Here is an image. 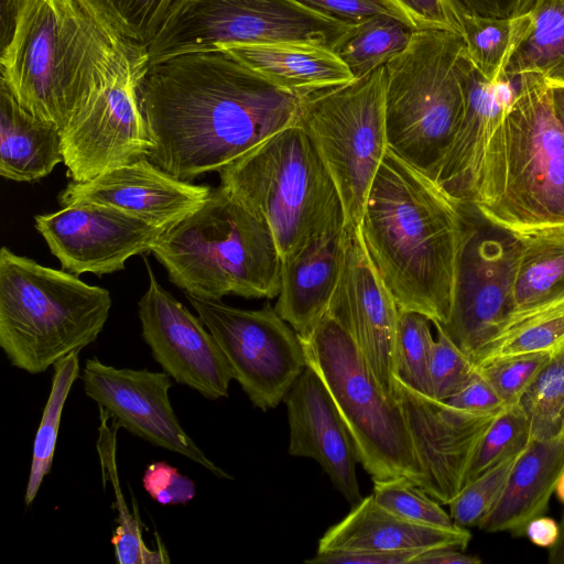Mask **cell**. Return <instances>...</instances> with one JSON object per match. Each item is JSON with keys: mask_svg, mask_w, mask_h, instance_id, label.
<instances>
[{"mask_svg": "<svg viewBox=\"0 0 564 564\" xmlns=\"http://www.w3.org/2000/svg\"><path fill=\"white\" fill-rule=\"evenodd\" d=\"M375 500L390 512L413 522L451 528L455 523L441 503L405 477L372 480Z\"/></svg>", "mask_w": 564, "mask_h": 564, "instance_id": "f35d334b", "label": "cell"}, {"mask_svg": "<svg viewBox=\"0 0 564 564\" xmlns=\"http://www.w3.org/2000/svg\"><path fill=\"white\" fill-rule=\"evenodd\" d=\"M560 524L550 517L538 516L525 527L524 535L540 547L551 549L558 539Z\"/></svg>", "mask_w": 564, "mask_h": 564, "instance_id": "c3c4849f", "label": "cell"}, {"mask_svg": "<svg viewBox=\"0 0 564 564\" xmlns=\"http://www.w3.org/2000/svg\"><path fill=\"white\" fill-rule=\"evenodd\" d=\"M344 250L345 228L282 261L274 308L297 335L310 332L326 314L339 280Z\"/></svg>", "mask_w": 564, "mask_h": 564, "instance_id": "cb8c5ba5", "label": "cell"}, {"mask_svg": "<svg viewBox=\"0 0 564 564\" xmlns=\"http://www.w3.org/2000/svg\"><path fill=\"white\" fill-rule=\"evenodd\" d=\"M553 105L564 130V83H551Z\"/></svg>", "mask_w": 564, "mask_h": 564, "instance_id": "f5cc1de1", "label": "cell"}, {"mask_svg": "<svg viewBox=\"0 0 564 564\" xmlns=\"http://www.w3.org/2000/svg\"><path fill=\"white\" fill-rule=\"evenodd\" d=\"M327 313L350 333L387 397L397 401L399 306L372 265L359 227H345L343 267Z\"/></svg>", "mask_w": 564, "mask_h": 564, "instance_id": "ac0fdd59", "label": "cell"}, {"mask_svg": "<svg viewBox=\"0 0 564 564\" xmlns=\"http://www.w3.org/2000/svg\"><path fill=\"white\" fill-rule=\"evenodd\" d=\"M564 350V300L513 319L477 366L499 358Z\"/></svg>", "mask_w": 564, "mask_h": 564, "instance_id": "d6a6232c", "label": "cell"}, {"mask_svg": "<svg viewBox=\"0 0 564 564\" xmlns=\"http://www.w3.org/2000/svg\"><path fill=\"white\" fill-rule=\"evenodd\" d=\"M533 440H547L562 433L564 419V350L551 356L521 397Z\"/></svg>", "mask_w": 564, "mask_h": 564, "instance_id": "836d02e7", "label": "cell"}, {"mask_svg": "<svg viewBox=\"0 0 564 564\" xmlns=\"http://www.w3.org/2000/svg\"><path fill=\"white\" fill-rule=\"evenodd\" d=\"M551 355L529 354L494 359L478 367L479 375L494 388L503 403H519L521 397L546 365Z\"/></svg>", "mask_w": 564, "mask_h": 564, "instance_id": "60d3db41", "label": "cell"}, {"mask_svg": "<svg viewBox=\"0 0 564 564\" xmlns=\"http://www.w3.org/2000/svg\"><path fill=\"white\" fill-rule=\"evenodd\" d=\"M149 284L138 303L141 334L153 359L177 383L208 400L228 397L234 375L216 339L156 280L144 261Z\"/></svg>", "mask_w": 564, "mask_h": 564, "instance_id": "2e32d148", "label": "cell"}, {"mask_svg": "<svg viewBox=\"0 0 564 564\" xmlns=\"http://www.w3.org/2000/svg\"><path fill=\"white\" fill-rule=\"evenodd\" d=\"M34 220L63 270L76 275L123 270L132 256L151 252L167 229L100 204L64 206Z\"/></svg>", "mask_w": 564, "mask_h": 564, "instance_id": "e0dca14e", "label": "cell"}, {"mask_svg": "<svg viewBox=\"0 0 564 564\" xmlns=\"http://www.w3.org/2000/svg\"><path fill=\"white\" fill-rule=\"evenodd\" d=\"M151 252L169 280L197 299H274L280 291L282 258L271 229L221 185Z\"/></svg>", "mask_w": 564, "mask_h": 564, "instance_id": "5b68a950", "label": "cell"}, {"mask_svg": "<svg viewBox=\"0 0 564 564\" xmlns=\"http://www.w3.org/2000/svg\"><path fill=\"white\" fill-rule=\"evenodd\" d=\"M139 95L153 143L148 159L186 182L299 123L303 98L221 51L150 65Z\"/></svg>", "mask_w": 564, "mask_h": 564, "instance_id": "6da1fadb", "label": "cell"}, {"mask_svg": "<svg viewBox=\"0 0 564 564\" xmlns=\"http://www.w3.org/2000/svg\"><path fill=\"white\" fill-rule=\"evenodd\" d=\"M434 326L437 338L433 344L429 366L430 395L447 401L469 384L479 371L477 365L451 340L441 326Z\"/></svg>", "mask_w": 564, "mask_h": 564, "instance_id": "ab89813d", "label": "cell"}, {"mask_svg": "<svg viewBox=\"0 0 564 564\" xmlns=\"http://www.w3.org/2000/svg\"><path fill=\"white\" fill-rule=\"evenodd\" d=\"M413 30L442 29L462 34L458 8L453 0H381Z\"/></svg>", "mask_w": 564, "mask_h": 564, "instance_id": "b9f144b4", "label": "cell"}, {"mask_svg": "<svg viewBox=\"0 0 564 564\" xmlns=\"http://www.w3.org/2000/svg\"><path fill=\"white\" fill-rule=\"evenodd\" d=\"M395 399L424 471L422 489L441 505H449L464 487L476 448L498 412L455 408L397 378Z\"/></svg>", "mask_w": 564, "mask_h": 564, "instance_id": "d6986e66", "label": "cell"}, {"mask_svg": "<svg viewBox=\"0 0 564 564\" xmlns=\"http://www.w3.org/2000/svg\"><path fill=\"white\" fill-rule=\"evenodd\" d=\"M463 219L459 203L389 149L368 192L359 230L400 310L444 324L451 312Z\"/></svg>", "mask_w": 564, "mask_h": 564, "instance_id": "7a4b0ae2", "label": "cell"}, {"mask_svg": "<svg viewBox=\"0 0 564 564\" xmlns=\"http://www.w3.org/2000/svg\"><path fill=\"white\" fill-rule=\"evenodd\" d=\"M63 161L62 131L20 106L0 82V175L35 182Z\"/></svg>", "mask_w": 564, "mask_h": 564, "instance_id": "4316f807", "label": "cell"}, {"mask_svg": "<svg viewBox=\"0 0 564 564\" xmlns=\"http://www.w3.org/2000/svg\"><path fill=\"white\" fill-rule=\"evenodd\" d=\"M422 550L316 552L310 564H404L425 553Z\"/></svg>", "mask_w": 564, "mask_h": 564, "instance_id": "ee69618b", "label": "cell"}, {"mask_svg": "<svg viewBox=\"0 0 564 564\" xmlns=\"http://www.w3.org/2000/svg\"><path fill=\"white\" fill-rule=\"evenodd\" d=\"M519 236L512 321L564 300V228Z\"/></svg>", "mask_w": 564, "mask_h": 564, "instance_id": "83f0119b", "label": "cell"}, {"mask_svg": "<svg viewBox=\"0 0 564 564\" xmlns=\"http://www.w3.org/2000/svg\"><path fill=\"white\" fill-rule=\"evenodd\" d=\"M462 73L463 116L433 180L456 203L473 204L489 140L514 94L516 84L514 78L506 76L488 80L466 52Z\"/></svg>", "mask_w": 564, "mask_h": 564, "instance_id": "7402d4cb", "label": "cell"}, {"mask_svg": "<svg viewBox=\"0 0 564 564\" xmlns=\"http://www.w3.org/2000/svg\"><path fill=\"white\" fill-rule=\"evenodd\" d=\"M78 377L79 351L63 357L53 366L50 394L33 442L31 468L24 494L26 506L32 505L51 470L63 409Z\"/></svg>", "mask_w": 564, "mask_h": 564, "instance_id": "1f68e13d", "label": "cell"}, {"mask_svg": "<svg viewBox=\"0 0 564 564\" xmlns=\"http://www.w3.org/2000/svg\"><path fill=\"white\" fill-rule=\"evenodd\" d=\"M207 185L174 177L143 158L86 182H70L58 195L61 206L100 204L169 228L198 209L210 194Z\"/></svg>", "mask_w": 564, "mask_h": 564, "instance_id": "ffe728a7", "label": "cell"}, {"mask_svg": "<svg viewBox=\"0 0 564 564\" xmlns=\"http://www.w3.org/2000/svg\"><path fill=\"white\" fill-rule=\"evenodd\" d=\"M149 67L145 59L111 73L62 131L63 163L73 182L148 158L153 143L139 90Z\"/></svg>", "mask_w": 564, "mask_h": 564, "instance_id": "5bb4252c", "label": "cell"}, {"mask_svg": "<svg viewBox=\"0 0 564 564\" xmlns=\"http://www.w3.org/2000/svg\"><path fill=\"white\" fill-rule=\"evenodd\" d=\"M22 0H0V46L3 51L10 43Z\"/></svg>", "mask_w": 564, "mask_h": 564, "instance_id": "f907efd6", "label": "cell"}, {"mask_svg": "<svg viewBox=\"0 0 564 564\" xmlns=\"http://www.w3.org/2000/svg\"><path fill=\"white\" fill-rule=\"evenodd\" d=\"M460 33L414 30L406 48L386 65L388 149L434 178L463 116Z\"/></svg>", "mask_w": 564, "mask_h": 564, "instance_id": "ba28073f", "label": "cell"}, {"mask_svg": "<svg viewBox=\"0 0 564 564\" xmlns=\"http://www.w3.org/2000/svg\"><path fill=\"white\" fill-rule=\"evenodd\" d=\"M513 78L471 205L518 235L564 228V130L551 83L536 74Z\"/></svg>", "mask_w": 564, "mask_h": 564, "instance_id": "277c9868", "label": "cell"}, {"mask_svg": "<svg viewBox=\"0 0 564 564\" xmlns=\"http://www.w3.org/2000/svg\"><path fill=\"white\" fill-rule=\"evenodd\" d=\"M384 65L352 82L302 98L299 124L328 169L345 227H359L364 205L388 150Z\"/></svg>", "mask_w": 564, "mask_h": 564, "instance_id": "8fae6325", "label": "cell"}, {"mask_svg": "<svg viewBox=\"0 0 564 564\" xmlns=\"http://www.w3.org/2000/svg\"><path fill=\"white\" fill-rule=\"evenodd\" d=\"M413 32L411 26L393 15H371L352 22L333 51L357 79L402 53Z\"/></svg>", "mask_w": 564, "mask_h": 564, "instance_id": "4dcf8cb0", "label": "cell"}, {"mask_svg": "<svg viewBox=\"0 0 564 564\" xmlns=\"http://www.w3.org/2000/svg\"><path fill=\"white\" fill-rule=\"evenodd\" d=\"M466 53L490 82L505 77L513 53L531 30V10L508 18L473 14L458 9Z\"/></svg>", "mask_w": 564, "mask_h": 564, "instance_id": "f546056e", "label": "cell"}, {"mask_svg": "<svg viewBox=\"0 0 564 564\" xmlns=\"http://www.w3.org/2000/svg\"><path fill=\"white\" fill-rule=\"evenodd\" d=\"M80 378L86 395L118 427L185 456L218 478H232L182 427L169 397L172 378L163 370L117 368L93 357L86 360Z\"/></svg>", "mask_w": 564, "mask_h": 564, "instance_id": "9a60e30c", "label": "cell"}, {"mask_svg": "<svg viewBox=\"0 0 564 564\" xmlns=\"http://www.w3.org/2000/svg\"><path fill=\"white\" fill-rule=\"evenodd\" d=\"M549 562L551 564H564V514L560 523L558 539L550 549Z\"/></svg>", "mask_w": 564, "mask_h": 564, "instance_id": "816d5d0a", "label": "cell"}, {"mask_svg": "<svg viewBox=\"0 0 564 564\" xmlns=\"http://www.w3.org/2000/svg\"><path fill=\"white\" fill-rule=\"evenodd\" d=\"M471 533L464 527H434L410 521L381 507L367 496L319 539L317 552L328 551H430L465 550Z\"/></svg>", "mask_w": 564, "mask_h": 564, "instance_id": "603a6c76", "label": "cell"}, {"mask_svg": "<svg viewBox=\"0 0 564 564\" xmlns=\"http://www.w3.org/2000/svg\"><path fill=\"white\" fill-rule=\"evenodd\" d=\"M0 82L33 116L63 131L98 85L148 47L106 28L80 0H22L0 52Z\"/></svg>", "mask_w": 564, "mask_h": 564, "instance_id": "3957f363", "label": "cell"}, {"mask_svg": "<svg viewBox=\"0 0 564 564\" xmlns=\"http://www.w3.org/2000/svg\"><path fill=\"white\" fill-rule=\"evenodd\" d=\"M447 402L455 408L475 413H497L506 406L494 388L479 373Z\"/></svg>", "mask_w": 564, "mask_h": 564, "instance_id": "bcb514c9", "label": "cell"}, {"mask_svg": "<svg viewBox=\"0 0 564 564\" xmlns=\"http://www.w3.org/2000/svg\"><path fill=\"white\" fill-rule=\"evenodd\" d=\"M519 455L498 463L462 488L448 505L455 524L479 528L499 501Z\"/></svg>", "mask_w": 564, "mask_h": 564, "instance_id": "74e56055", "label": "cell"}, {"mask_svg": "<svg viewBox=\"0 0 564 564\" xmlns=\"http://www.w3.org/2000/svg\"><path fill=\"white\" fill-rule=\"evenodd\" d=\"M431 323L419 312L399 308L395 378L429 395V366L434 344Z\"/></svg>", "mask_w": 564, "mask_h": 564, "instance_id": "8d00e7d4", "label": "cell"}, {"mask_svg": "<svg viewBox=\"0 0 564 564\" xmlns=\"http://www.w3.org/2000/svg\"><path fill=\"white\" fill-rule=\"evenodd\" d=\"M531 441L530 423L521 405L516 403L505 406L482 435L465 485L506 458L521 453Z\"/></svg>", "mask_w": 564, "mask_h": 564, "instance_id": "d590c367", "label": "cell"}, {"mask_svg": "<svg viewBox=\"0 0 564 564\" xmlns=\"http://www.w3.org/2000/svg\"><path fill=\"white\" fill-rule=\"evenodd\" d=\"M274 85L304 97L355 79L329 47L307 42L232 43L218 47Z\"/></svg>", "mask_w": 564, "mask_h": 564, "instance_id": "d4e9b609", "label": "cell"}, {"mask_svg": "<svg viewBox=\"0 0 564 564\" xmlns=\"http://www.w3.org/2000/svg\"><path fill=\"white\" fill-rule=\"evenodd\" d=\"M110 308L108 290L1 248L0 347L11 366L45 372L93 344Z\"/></svg>", "mask_w": 564, "mask_h": 564, "instance_id": "8992f818", "label": "cell"}, {"mask_svg": "<svg viewBox=\"0 0 564 564\" xmlns=\"http://www.w3.org/2000/svg\"><path fill=\"white\" fill-rule=\"evenodd\" d=\"M562 433H564V419H563V429H562Z\"/></svg>", "mask_w": 564, "mask_h": 564, "instance_id": "11a10c76", "label": "cell"}, {"mask_svg": "<svg viewBox=\"0 0 564 564\" xmlns=\"http://www.w3.org/2000/svg\"><path fill=\"white\" fill-rule=\"evenodd\" d=\"M351 23L297 0H173L147 47L150 65L232 43L297 41L333 50Z\"/></svg>", "mask_w": 564, "mask_h": 564, "instance_id": "30bf717a", "label": "cell"}, {"mask_svg": "<svg viewBox=\"0 0 564 564\" xmlns=\"http://www.w3.org/2000/svg\"><path fill=\"white\" fill-rule=\"evenodd\" d=\"M216 339L251 403L267 411L284 401L306 367L297 333L269 303L243 310L186 295Z\"/></svg>", "mask_w": 564, "mask_h": 564, "instance_id": "4fadbf2b", "label": "cell"}, {"mask_svg": "<svg viewBox=\"0 0 564 564\" xmlns=\"http://www.w3.org/2000/svg\"><path fill=\"white\" fill-rule=\"evenodd\" d=\"M306 366L322 379L372 480L405 477L420 488L424 471L402 409L372 375L350 333L327 312L299 335Z\"/></svg>", "mask_w": 564, "mask_h": 564, "instance_id": "9c48e42d", "label": "cell"}, {"mask_svg": "<svg viewBox=\"0 0 564 564\" xmlns=\"http://www.w3.org/2000/svg\"><path fill=\"white\" fill-rule=\"evenodd\" d=\"M284 401L290 425L289 454L316 460L334 487L355 506L362 499L355 443L322 379L306 366Z\"/></svg>", "mask_w": 564, "mask_h": 564, "instance_id": "44dd1931", "label": "cell"}, {"mask_svg": "<svg viewBox=\"0 0 564 564\" xmlns=\"http://www.w3.org/2000/svg\"><path fill=\"white\" fill-rule=\"evenodd\" d=\"M459 208L463 229L451 312L444 324L436 325L478 365L512 321L521 238L471 204H459Z\"/></svg>", "mask_w": 564, "mask_h": 564, "instance_id": "7c38bea8", "label": "cell"}, {"mask_svg": "<svg viewBox=\"0 0 564 564\" xmlns=\"http://www.w3.org/2000/svg\"><path fill=\"white\" fill-rule=\"evenodd\" d=\"M412 563L416 564H480L481 560L476 555L465 554L456 547H442L426 551Z\"/></svg>", "mask_w": 564, "mask_h": 564, "instance_id": "681fc988", "label": "cell"}, {"mask_svg": "<svg viewBox=\"0 0 564 564\" xmlns=\"http://www.w3.org/2000/svg\"><path fill=\"white\" fill-rule=\"evenodd\" d=\"M554 494L556 495V498L564 505V471L557 479Z\"/></svg>", "mask_w": 564, "mask_h": 564, "instance_id": "db71d44e", "label": "cell"}, {"mask_svg": "<svg viewBox=\"0 0 564 564\" xmlns=\"http://www.w3.org/2000/svg\"><path fill=\"white\" fill-rule=\"evenodd\" d=\"M219 177L221 186L267 223L282 261L345 228L335 182L299 123L223 167Z\"/></svg>", "mask_w": 564, "mask_h": 564, "instance_id": "52a82bcc", "label": "cell"}, {"mask_svg": "<svg viewBox=\"0 0 564 564\" xmlns=\"http://www.w3.org/2000/svg\"><path fill=\"white\" fill-rule=\"evenodd\" d=\"M532 26L506 68L509 79L536 74L564 83V0H533Z\"/></svg>", "mask_w": 564, "mask_h": 564, "instance_id": "f1b7e54d", "label": "cell"}, {"mask_svg": "<svg viewBox=\"0 0 564 564\" xmlns=\"http://www.w3.org/2000/svg\"><path fill=\"white\" fill-rule=\"evenodd\" d=\"M143 488L156 502L185 505L195 497V482L182 475L175 467L164 462L148 465L143 478Z\"/></svg>", "mask_w": 564, "mask_h": 564, "instance_id": "7bdbcfd3", "label": "cell"}, {"mask_svg": "<svg viewBox=\"0 0 564 564\" xmlns=\"http://www.w3.org/2000/svg\"><path fill=\"white\" fill-rule=\"evenodd\" d=\"M299 2L344 21L357 22L365 18L397 14L381 0H297ZM399 19V18H398Z\"/></svg>", "mask_w": 564, "mask_h": 564, "instance_id": "f6af8a7d", "label": "cell"}, {"mask_svg": "<svg viewBox=\"0 0 564 564\" xmlns=\"http://www.w3.org/2000/svg\"><path fill=\"white\" fill-rule=\"evenodd\" d=\"M465 12L491 18H508L530 10L533 0H453Z\"/></svg>", "mask_w": 564, "mask_h": 564, "instance_id": "7dc6e473", "label": "cell"}, {"mask_svg": "<svg viewBox=\"0 0 564 564\" xmlns=\"http://www.w3.org/2000/svg\"><path fill=\"white\" fill-rule=\"evenodd\" d=\"M563 471L564 433L531 441L520 453L499 501L479 529L524 535L529 521L547 509Z\"/></svg>", "mask_w": 564, "mask_h": 564, "instance_id": "484cf974", "label": "cell"}, {"mask_svg": "<svg viewBox=\"0 0 564 564\" xmlns=\"http://www.w3.org/2000/svg\"><path fill=\"white\" fill-rule=\"evenodd\" d=\"M117 36L148 46L173 0H80Z\"/></svg>", "mask_w": 564, "mask_h": 564, "instance_id": "e575fe53", "label": "cell"}]
</instances>
